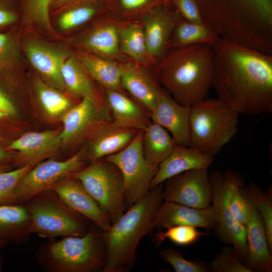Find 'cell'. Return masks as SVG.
Instances as JSON below:
<instances>
[{"label": "cell", "mask_w": 272, "mask_h": 272, "mask_svg": "<svg viewBox=\"0 0 272 272\" xmlns=\"http://www.w3.org/2000/svg\"><path fill=\"white\" fill-rule=\"evenodd\" d=\"M17 50L11 36L0 33V75L9 69L15 62Z\"/></svg>", "instance_id": "obj_41"}, {"label": "cell", "mask_w": 272, "mask_h": 272, "mask_svg": "<svg viewBox=\"0 0 272 272\" xmlns=\"http://www.w3.org/2000/svg\"><path fill=\"white\" fill-rule=\"evenodd\" d=\"M34 166L27 165L0 173V205L18 203L15 193L16 186Z\"/></svg>", "instance_id": "obj_35"}, {"label": "cell", "mask_w": 272, "mask_h": 272, "mask_svg": "<svg viewBox=\"0 0 272 272\" xmlns=\"http://www.w3.org/2000/svg\"><path fill=\"white\" fill-rule=\"evenodd\" d=\"M6 115H7V114L6 113H5L4 111L0 110V118Z\"/></svg>", "instance_id": "obj_49"}, {"label": "cell", "mask_w": 272, "mask_h": 272, "mask_svg": "<svg viewBox=\"0 0 272 272\" xmlns=\"http://www.w3.org/2000/svg\"><path fill=\"white\" fill-rule=\"evenodd\" d=\"M61 74L65 88L72 94L99 106L106 105L104 94L97 91L91 77L76 58L67 57L62 65Z\"/></svg>", "instance_id": "obj_26"}, {"label": "cell", "mask_w": 272, "mask_h": 272, "mask_svg": "<svg viewBox=\"0 0 272 272\" xmlns=\"http://www.w3.org/2000/svg\"><path fill=\"white\" fill-rule=\"evenodd\" d=\"M88 75L104 90H121L120 62L105 58L94 53L81 51L76 58Z\"/></svg>", "instance_id": "obj_27"}, {"label": "cell", "mask_w": 272, "mask_h": 272, "mask_svg": "<svg viewBox=\"0 0 272 272\" xmlns=\"http://www.w3.org/2000/svg\"><path fill=\"white\" fill-rule=\"evenodd\" d=\"M139 130L117 127L111 121L96 129L88 137L89 149L86 159L103 158L124 148Z\"/></svg>", "instance_id": "obj_23"}, {"label": "cell", "mask_w": 272, "mask_h": 272, "mask_svg": "<svg viewBox=\"0 0 272 272\" xmlns=\"http://www.w3.org/2000/svg\"><path fill=\"white\" fill-rule=\"evenodd\" d=\"M182 18L158 6L150 10L141 19L147 51L153 66L169 50L173 30Z\"/></svg>", "instance_id": "obj_15"}, {"label": "cell", "mask_w": 272, "mask_h": 272, "mask_svg": "<svg viewBox=\"0 0 272 272\" xmlns=\"http://www.w3.org/2000/svg\"><path fill=\"white\" fill-rule=\"evenodd\" d=\"M154 1L118 0L122 12L118 20L121 21H141L150 10L158 6L159 3Z\"/></svg>", "instance_id": "obj_39"}, {"label": "cell", "mask_w": 272, "mask_h": 272, "mask_svg": "<svg viewBox=\"0 0 272 272\" xmlns=\"http://www.w3.org/2000/svg\"><path fill=\"white\" fill-rule=\"evenodd\" d=\"M160 255L163 260L170 264L176 272H207L209 266L198 261L188 260L177 250L168 248L162 250Z\"/></svg>", "instance_id": "obj_38"}, {"label": "cell", "mask_w": 272, "mask_h": 272, "mask_svg": "<svg viewBox=\"0 0 272 272\" xmlns=\"http://www.w3.org/2000/svg\"><path fill=\"white\" fill-rule=\"evenodd\" d=\"M244 189L264 224L269 249L272 251V203L271 198L257 186L250 184Z\"/></svg>", "instance_id": "obj_33"}, {"label": "cell", "mask_w": 272, "mask_h": 272, "mask_svg": "<svg viewBox=\"0 0 272 272\" xmlns=\"http://www.w3.org/2000/svg\"><path fill=\"white\" fill-rule=\"evenodd\" d=\"M142 130H139L132 141L121 151L105 157L120 170L124 186V197L128 207L142 198L151 189V182L158 165L145 159L142 150Z\"/></svg>", "instance_id": "obj_8"}, {"label": "cell", "mask_w": 272, "mask_h": 272, "mask_svg": "<svg viewBox=\"0 0 272 272\" xmlns=\"http://www.w3.org/2000/svg\"><path fill=\"white\" fill-rule=\"evenodd\" d=\"M52 0H26L25 11L32 21L50 29L49 10Z\"/></svg>", "instance_id": "obj_40"}, {"label": "cell", "mask_w": 272, "mask_h": 272, "mask_svg": "<svg viewBox=\"0 0 272 272\" xmlns=\"http://www.w3.org/2000/svg\"><path fill=\"white\" fill-rule=\"evenodd\" d=\"M59 130L29 132L13 141L9 149L18 152L14 161L18 168L35 166L54 156L62 146Z\"/></svg>", "instance_id": "obj_17"}, {"label": "cell", "mask_w": 272, "mask_h": 272, "mask_svg": "<svg viewBox=\"0 0 272 272\" xmlns=\"http://www.w3.org/2000/svg\"><path fill=\"white\" fill-rule=\"evenodd\" d=\"M153 73L178 103L191 107L207 98L212 87L215 62L212 45L169 49Z\"/></svg>", "instance_id": "obj_2"}, {"label": "cell", "mask_w": 272, "mask_h": 272, "mask_svg": "<svg viewBox=\"0 0 272 272\" xmlns=\"http://www.w3.org/2000/svg\"><path fill=\"white\" fill-rule=\"evenodd\" d=\"M49 189L56 193L74 211L79 214L102 231L108 230L111 222L107 214L73 176L64 177L55 183Z\"/></svg>", "instance_id": "obj_13"}, {"label": "cell", "mask_w": 272, "mask_h": 272, "mask_svg": "<svg viewBox=\"0 0 272 272\" xmlns=\"http://www.w3.org/2000/svg\"><path fill=\"white\" fill-rule=\"evenodd\" d=\"M36 90L44 110L50 116L56 117L72 106L67 97L39 80L36 82Z\"/></svg>", "instance_id": "obj_32"}, {"label": "cell", "mask_w": 272, "mask_h": 272, "mask_svg": "<svg viewBox=\"0 0 272 272\" xmlns=\"http://www.w3.org/2000/svg\"><path fill=\"white\" fill-rule=\"evenodd\" d=\"M96 227L90 226L83 236L48 239L36 251L38 264L47 272L102 271L106 264L105 247Z\"/></svg>", "instance_id": "obj_4"}, {"label": "cell", "mask_w": 272, "mask_h": 272, "mask_svg": "<svg viewBox=\"0 0 272 272\" xmlns=\"http://www.w3.org/2000/svg\"><path fill=\"white\" fill-rule=\"evenodd\" d=\"M72 176L82 183L107 214L111 224L125 212L127 206L123 177L114 164L104 158L93 160Z\"/></svg>", "instance_id": "obj_7"}, {"label": "cell", "mask_w": 272, "mask_h": 272, "mask_svg": "<svg viewBox=\"0 0 272 272\" xmlns=\"http://www.w3.org/2000/svg\"><path fill=\"white\" fill-rule=\"evenodd\" d=\"M71 0H52L51 5L55 6H60Z\"/></svg>", "instance_id": "obj_46"}, {"label": "cell", "mask_w": 272, "mask_h": 272, "mask_svg": "<svg viewBox=\"0 0 272 272\" xmlns=\"http://www.w3.org/2000/svg\"><path fill=\"white\" fill-rule=\"evenodd\" d=\"M31 219V233L39 237L83 236L89 230L87 220L71 209L54 191L46 190L23 203Z\"/></svg>", "instance_id": "obj_6"}, {"label": "cell", "mask_w": 272, "mask_h": 272, "mask_svg": "<svg viewBox=\"0 0 272 272\" xmlns=\"http://www.w3.org/2000/svg\"><path fill=\"white\" fill-rule=\"evenodd\" d=\"M229 177L228 201L236 220L245 227L251 215L250 201L243 190L242 177L232 170L227 171Z\"/></svg>", "instance_id": "obj_31"}, {"label": "cell", "mask_w": 272, "mask_h": 272, "mask_svg": "<svg viewBox=\"0 0 272 272\" xmlns=\"http://www.w3.org/2000/svg\"><path fill=\"white\" fill-rule=\"evenodd\" d=\"M190 112L191 107L178 103L163 89L151 118L169 131L176 144L189 147Z\"/></svg>", "instance_id": "obj_16"}, {"label": "cell", "mask_w": 272, "mask_h": 272, "mask_svg": "<svg viewBox=\"0 0 272 272\" xmlns=\"http://www.w3.org/2000/svg\"><path fill=\"white\" fill-rule=\"evenodd\" d=\"M197 227L187 225H176L167 228L165 231H160L155 234L154 240L160 244L165 240L169 239L174 244L185 246L197 242L202 236L208 233L200 231Z\"/></svg>", "instance_id": "obj_34"}, {"label": "cell", "mask_w": 272, "mask_h": 272, "mask_svg": "<svg viewBox=\"0 0 272 272\" xmlns=\"http://www.w3.org/2000/svg\"><path fill=\"white\" fill-rule=\"evenodd\" d=\"M15 156H13L8 151L0 147V164H7V163L15 159Z\"/></svg>", "instance_id": "obj_45"}, {"label": "cell", "mask_w": 272, "mask_h": 272, "mask_svg": "<svg viewBox=\"0 0 272 272\" xmlns=\"http://www.w3.org/2000/svg\"><path fill=\"white\" fill-rule=\"evenodd\" d=\"M210 269L214 272H253L238 257L234 249L225 247L212 260Z\"/></svg>", "instance_id": "obj_37"}, {"label": "cell", "mask_w": 272, "mask_h": 272, "mask_svg": "<svg viewBox=\"0 0 272 272\" xmlns=\"http://www.w3.org/2000/svg\"><path fill=\"white\" fill-rule=\"evenodd\" d=\"M218 36L206 22H193L182 18L173 30L169 49L197 44L212 45Z\"/></svg>", "instance_id": "obj_30"}, {"label": "cell", "mask_w": 272, "mask_h": 272, "mask_svg": "<svg viewBox=\"0 0 272 272\" xmlns=\"http://www.w3.org/2000/svg\"><path fill=\"white\" fill-rule=\"evenodd\" d=\"M30 225V215L23 204L0 205V240L23 244L31 234Z\"/></svg>", "instance_id": "obj_25"}, {"label": "cell", "mask_w": 272, "mask_h": 272, "mask_svg": "<svg viewBox=\"0 0 272 272\" xmlns=\"http://www.w3.org/2000/svg\"><path fill=\"white\" fill-rule=\"evenodd\" d=\"M6 243L7 242L4 240H0V248L4 246Z\"/></svg>", "instance_id": "obj_50"}, {"label": "cell", "mask_w": 272, "mask_h": 272, "mask_svg": "<svg viewBox=\"0 0 272 272\" xmlns=\"http://www.w3.org/2000/svg\"><path fill=\"white\" fill-rule=\"evenodd\" d=\"M118 35L120 50L124 56L144 66H153L141 21H121Z\"/></svg>", "instance_id": "obj_28"}, {"label": "cell", "mask_w": 272, "mask_h": 272, "mask_svg": "<svg viewBox=\"0 0 272 272\" xmlns=\"http://www.w3.org/2000/svg\"><path fill=\"white\" fill-rule=\"evenodd\" d=\"M212 47L217 99L239 114L271 113V54L219 36Z\"/></svg>", "instance_id": "obj_1"}, {"label": "cell", "mask_w": 272, "mask_h": 272, "mask_svg": "<svg viewBox=\"0 0 272 272\" xmlns=\"http://www.w3.org/2000/svg\"><path fill=\"white\" fill-rule=\"evenodd\" d=\"M10 167L8 164H0V173L9 170Z\"/></svg>", "instance_id": "obj_47"}, {"label": "cell", "mask_w": 272, "mask_h": 272, "mask_svg": "<svg viewBox=\"0 0 272 272\" xmlns=\"http://www.w3.org/2000/svg\"><path fill=\"white\" fill-rule=\"evenodd\" d=\"M178 13L181 17L188 21L205 22L195 0H173Z\"/></svg>", "instance_id": "obj_42"}, {"label": "cell", "mask_w": 272, "mask_h": 272, "mask_svg": "<svg viewBox=\"0 0 272 272\" xmlns=\"http://www.w3.org/2000/svg\"><path fill=\"white\" fill-rule=\"evenodd\" d=\"M104 96L114 125L143 130L152 122L150 113L122 89L104 90Z\"/></svg>", "instance_id": "obj_19"}, {"label": "cell", "mask_w": 272, "mask_h": 272, "mask_svg": "<svg viewBox=\"0 0 272 272\" xmlns=\"http://www.w3.org/2000/svg\"><path fill=\"white\" fill-rule=\"evenodd\" d=\"M165 182L162 191L164 201L197 209L211 205V187L207 169L185 171Z\"/></svg>", "instance_id": "obj_11"}, {"label": "cell", "mask_w": 272, "mask_h": 272, "mask_svg": "<svg viewBox=\"0 0 272 272\" xmlns=\"http://www.w3.org/2000/svg\"><path fill=\"white\" fill-rule=\"evenodd\" d=\"M0 110L7 115L15 113L16 109L9 99L0 90Z\"/></svg>", "instance_id": "obj_44"}, {"label": "cell", "mask_w": 272, "mask_h": 272, "mask_svg": "<svg viewBox=\"0 0 272 272\" xmlns=\"http://www.w3.org/2000/svg\"><path fill=\"white\" fill-rule=\"evenodd\" d=\"M121 89L151 114L156 107L163 89L153 72L131 60L120 62Z\"/></svg>", "instance_id": "obj_14"}, {"label": "cell", "mask_w": 272, "mask_h": 272, "mask_svg": "<svg viewBox=\"0 0 272 272\" xmlns=\"http://www.w3.org/2000/svg\"><path fill=\"white\" fill-rule=\"evenodd\" d=\"M142 131L144 157L149 163L158 165L169 156L176 144L166 129L152 121Z\"/></svg>", "instance_id": "obj_29"}, {"label": "cell", "mask_w": 272, "mask_h": 272, "mask_svg": "<svg viewBox=\"0 0 272 272\" xmlns=\"http://www.w3.org/2000/svg\"><path fill=\"white\" fill-rule=\"evenodd\" d=\"M17 19V15L10 7L8 1L0 0V27L12 24Z\"/></svg>", "instance_id": "obj_43"}, {"label": "cell", "mask_w": 272, "mask_h": 272, "mask_svg": "<svg viewBox=\"0 0 272 272\" xmlns=\"http://www.w3.org/2000/svg\"><path fill=\"white\" fill-rule=\"evenodd\" d=\"M247 195L251 207L250 218L246 225L247 252L244 264L252 271H272V257L263 221L251 199Z\"/></svg>", "instance_id": "obj_22"}, {"label": "cell", "mask_w": 272, "mask_h": 272, "mask_svg": "<svg viewBox=\"0 0 272 272\" xmlns=\"http://www.w3.org/2000/svg\"><path fill=\"white\" fill-rule=\"evenodd\" d=\"M63 127L60 132L62 146L80 142L101 125L111 122L112 116L107 106H99L86 98L72 106L63 114Z\"/></svg>", "instance_id": "obj_12"}, {"label": "cell", "mask_w": 272, "mask_h": 272, "mask_svg": "<svg viewBox=\"0 0 272 272\" xmlns=\"http://www.w3.org/2000/svg\"><path fill=\"white\" fill-rule=\"evenodd\" d=\"M25 50L35 69L55 87L66 88L61 74L62 65L67 58L65 53L35 41L27 43Z\"/></svg>", "instance_id": "obj_24"}, {"label": "cell", "mask_w": 272, "mask_h": 272, "mask_svg": "<svg viewBox=\"0 0 272 272\" xmlns=\"http://www.w3.org/2000/svg\"><path fill=\"white\" fill-rule=\"evenodd\" d=\"M214 161V156L196 149L176 144L171 154L158 165L150 188L164 182L168 179L185 171L207 169Z\"/></svg>", "instance_id": "obj_20"}, {"label": "cell", "mask_w": 272, "mask_h": 272, "mask_svg": "<svg viewBox=\"0 0 272 272\" xmlns=\"http://www.w3.org/2000/svg\"><path fill=\"white\" fill-rule=\"evenodd\" d=\"M161 3L165 6H168L170 3V0H160Z\"/></svg>", "instance_id": "obj_48"}, {"label": "cell", "mask_w": 272, "mask_h": 272, "mask_svg": "<svg viewBox=\"0 0 272 272\" xmlns=\"http://www.w3.org/2000/svg\"><path fill=\"white\" fill-rule=\"evenodd\" d=\"M211 187V205L215 220V229L219 239L231 244L238 257L244 261L247 252L246 227L235 218L228 201L229 177L215 170L209 174Z\"/></svg>", "instance_id": "obj_9"}, {"label": "cell", "mask_w": 272, "mask_h": 272, "mask_svg": "<svg viewBox=\"0 0 272 272\" xmlns=\"http://www.w3.org/2000/svg\"><path fill=\"white\" fill-rule=\"evenodd\" d=\"M97 7L93 4H81L64 12L59 17V26L62 29L70 30L85 24L98 13Z\"/></svg>", "instance_id": "obj_36"}, {"label": "cell", "mask_w": 272, "mask_h": 272, "mask_svg": "<svg viewBox=\"0 0 272 272\" xmlns=\"http://www.w3.org/2000/svg\"><path fill=\"white\" fill-rule=\"evenodd\" d=\"M120 22L114 17L107 16L81 38L80 45L87 52L108 59L118 62L127 60L119 48Z\"/></svg>", "instance_id": "obj_18"}, {"label": "cell", "mask_w": 272, "mask_h": 272, "mask_svg": "<svg viewBox=\"0 0 272 272\" xmlns=\"http://www.w3.org/2000/svg\"><path fill=\"white\" fill-rule=\"evenodd\" d=\"M238 115L218 99L200 101L191 107L189 147L214 156L237 133Z\"/></svg>", "instance_id": "obj_5"}, {"label": "cell", "mask_w": 272, "mask_h": 272, "mask_svg": "<svg viewBox=\"0 0 272 272\" xmlns=\"http://www.w3.org/2000/svg\"><path fill=\"white\" fill-rule=\"evenodd\" d=\"M215 220L212 206L194 208L174 202L164 201L157 215L154 228L161 230L176 225H187L210 230Z\"/></svg>", "instance_id": "obj_21"}, {"label": "cell", "mask_w": 272, "mask_h": 272, "mask_svg": "<svg viewBox=\"0 0 272 272\" xmlns=\"http://www.w3.org/2000/svg\"><path fill=\"white\" fill-rule=\"evenodd\" d=\"M85 159L84 151H80L64 160L49 159L37 164L16 186L15 193L18 203H24L33 196L48 190L58 180L83 168Z\"/></svg>", "instance_id": "obj_10"}, {"label": "cell", "mask_w": 272, "mask_h": 272, "mask_svg": "<svg viewBox=\"0 0 272 272\" xmlns=\"http://www.w3.org/2000/svg\"><path fill=\"white\" fill-rule=\"evenodd\" d=\"M163 184L152 188L112 223L102 234L106 264L102 272H125L133 265L142 238L154 228L156 218L164 201Z\"/></svg>", "instance_id": "obj_3"}]
</instances>
